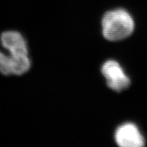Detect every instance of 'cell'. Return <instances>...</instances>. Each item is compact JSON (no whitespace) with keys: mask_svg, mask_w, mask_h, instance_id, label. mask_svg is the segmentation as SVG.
<instances>
[{"mask_svg":"<svg viewBox=\"0 0 147 147\" xmlns=\"http://www.w3.org/2000/svg\"><path fill=\"white\" fill-rule=\"evenodd\" d=\"M115 140L122 147H140L144 145V140L138 129L133 123H125L117 129Z\"/></svg>","mask_w":147,"mask_h":147,"instance_id":"3957f363","label":"cell"},{"mask_svg":"<svg viewBox=\"0 0 147 147\" xmlns=\"http://www.w3.org/2000/svg\"><path fill=\"white\" fill-rule=\"evenodd\" d=\"M10 68V56L0 51V73L4 76H10L11 75Z\"/></svg>","mask_w":147,"mask_h":147,"instance_id":"8992f818","label":"cell"},{"mask_svg":"<svg viewBox=\"0 0 147 147\" xmlns=\"http://www.w3.org/2000/svg\"><path fill=\"white\" fill-rule=\"evenodd\" d=\"M102 71L107 80L108 87L114 91L121 92L130 85L131 82L129 78L115 61H107L103 65Z\"/></svg>","mask_w":147,"mask_h":147,"instance_id":"7a4b0ae2","label":"cell"},{"mask_svg":"<svg viewBox=\"0 0 147 147\" xmlns=\"http://www.w3.org/2000/svg\"><path fill=\"white\" fill-rule=\"evenodd\" d=\"M11 59V75L22 76L29 70L32 66L30 59L25 55H10Z\"/></svg>","mask_w":147,"mask_h":147,"instance_id":"5b68a950","label":"cell"},{"mask_svg":"<svg viewBox=\"0 0 147 147\" xmlns=\"http://www.w3.org/2000/svg\"><path fill=\"white\" fill-rule=\"evenodd\" d=\"M0 42L3 49L9 51L10 55H28L27 41L21 33L16 31H7L0 36Z\"/></svg>","mask_w":147,"mask_h":147,"instance_id":"277c9868","label":"cell"},{"mask_svg":"<svg viewBox=\"0 0 147 147\" xmlns=\"http://www.w3.org/2000/svg\"><path fill=\"white\" fill-rule=\"evenodd\" d=\"M103 35L110 41H119L127 38L134 29V21L124 9L108 11L102 18Z\"/></svg>","mask_w":147,"mask_h":147,"instance_id":"6da1fadb","label":"cell"}]
</instances>
